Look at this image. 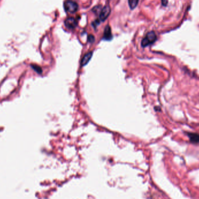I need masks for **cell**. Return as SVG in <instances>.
<instances>
[{"mask_svg":"<svg viewBox=\"0 0 199 199\" xmlns=\"http://www.w3.org/2000/svg\"><path fill=\"white\" fill-rule=\"evenodd\" d=\"M111 13V8L109 5L105 6L101 9L100 13V19L101 21H104L106 19Z\"/></svg>","mask_w":199,"mask_h":199,"instance_id":"3957f363","label":"cell"},{"mask_svg":"<svg viewBox=\"0 0 199 199\" xmlns=\"http://www.w3.org/2000/svg\"><path fill=\"white\" fill-rule=\"evenodd\" d=\"M64 7L66 11L70 13H75L78 9V5L76 3L68 0L64 4Z\"/></svg>","mask_w":199,"mask_h":199,"instance_id":"7a4b0ae2","label":"cell"},{"mask_svg":"<svg viewBox=\"0 0 199 199\" xmlns=\"http://www.w3.org/2000/svg\"><path fill=\"white\" fill-rule=\"evenodd\" d=\"M65 26L69 29H74L77 26L76 20L73 17H69L66 18L64 22Z\"/></svg>","mask_w":199,"mask_h":199,"instance_id":"277c9868","label":"cell"},{"mask_svg":"<svg viewBox=\"0 0 199 199\" xmlns=\"http://www.w3.org/2000/svg\"><path fill=\"white\" fill-rule=\"evenodd\" d=\"M100 20L97 19V20H95L94 22H93L92 24H93V25L94 26L95 28V27H96L97 25H99L100 24Z\"/></svg>","mask_w":199,"mask_h":199,"instance_id":"8fae6325","label":"cell"},{"mask_svg":"<svg viewBox=\"0 0 199 199\" xmlns=\"http://www.w3.org/2000/svg\"><path fill=\"white\" fill-rule=\"evenodd\" d=\"M92 56H93L92 52H88L87 53H86L84 56V57L82 58V60H81V65L83 66V67L86 65L90 60V59L92 57Z\"/></svg>","mask_w":199,"mask_h":199,"instance_id":"8992f818","label":"cell"},{"mask_svg":"<svg viewBox=\"0 0 199 199\" xmlns=\"http://www.w3.org/2000/svg\"><path fill=\"white\" fill-rule=\"evenodd\" d=\"M157 40V36L154 32L151 31L148 32L146 37L142 41V46L143 48H145L151 44H153Z\"/></svg>","mask_w":199,"mask_h":199,"instance_id":"6da1fadb","label":"cell"},{"mask_svg":"<svg viewBox=\"0 0 199 199\" xmlns=\"http://www.w3.org/2000/svg\"><path fill=\"white\" fill-rule=\"evenodd\" d=\"M188 136L190 139V141L192 143H199V134L196 133H188Z\"/></svg>","mask_w":199,"mask_h":199,"instance_id":"52a82bcc","label":"cell"},{"mask_svg":"<svg viewBox=\"0 0 199 199\" xmlns=\"http://www.w3.org/2000/svg\"><path fill=\"white\" fill-rule=\"evenodd\" d=\"M32 67L33 68V69L35 70V71L37 72L38 73L40 74L42 73V69L40 67H39L37 65H32Z\"/></svg>","mask_w":199,"mask_h":199,"instance_id":"9c48e42d","label":"cell"},{"mask_svg":"<svg viewBox=\"0 0 199 199\" xmlns=\"http://www.w3.org/2000/svg\"><path fill=\"white\" fill-rule=\"evenodd\" d=\"M168 0H161V4L164 7H166L168 5Z\"/></svg>","mask_w":199,"mask_h":199,"instance_id":"7c38bea8","label":"cell"},{"mask_svg":"<svg viewBox=\"0 0 199 199\" xmlns=\"http://www.w3.org/2000/svg\"><path fill=\"white\" fill-rule=\"evenodd\" d=\"M95 36H93V35L90 34L88 36V41H89V42L92 43H93V42H95Z\"/></svg>","mask_w":199,"mask_h":199,"instance_id":"30bf717a","label":"cell"},{"mask_svg":"<svg viewBox=\"0 0 199 199\" xmlns=\"http://www.w3.org/2000/svg\"><path fill=\"white\" fill-rule=\"evenodd\" d=\"M103 39L106 40H110L112 39V34L111 32V27L109 25H107L106 27L105 28Z\"/></svg>","mask_w":199,"mask_h":199,"instance_id":"5b68a950","label":"cell"},{"mask_svg":"<svg viewBox=\"0 0 199 199\" xmlns=\"http://www.w3.org/2000/svg\"><path fill=\"white\" fill-rule=\"evenodd\" d=\"M139 0H128V4L131 9H135L138 5Z\"/></svg>","mask_w":199,"mask_h":199,"instance_id":"ba28073f","label":"cell"}]
</instances>
